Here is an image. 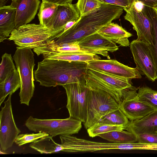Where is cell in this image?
<instances>
[{
	"label": "cell",
	"mask_w": 157,
	"mask_h": 157,
	"mask_svg": "<svg viewBox=\"0 0 157 157\" xmlns=\"http://www.w3.org/2000/svg\"><path fill=\"white\" fill-rule=\"evenodd\" d=\"M87 63L44 59L34 72L36 81L47 87L86 82Z\"/></svg>",
	"instance_id": "obj_1"
},
{
	"label": "cell",
	"mask_w": 157,
	"mask_h": 157,
	"mask_svg": "<svg viewBox=\"0 0 157 157\" xmlns=\"http://www.w3.org/2000/svg\"><path fill=\"white\" fill-rule=\"evenodd\" d=\"M123 10L120 6L103 3L99 8L80 17L71 27L58 34L53 40L57 44L78 42L113 20L119 18Z\"/></svg>",
	"instance_id": "obj_2"
},
{
	"label": "cell",
	"mask_w": 157,
	"mask_h": 157,
	"mask_svg": "<svg viewBox=\"0 0 157 157\" xmlns=\"http://www.w3.org/2000/svg\"><path fill=\"white\" fill-rule=\"evenodd\" d=\"M13 57L21 79L20 101L28 106L35 89L34 54L31 49L18 46Z\"/></svg>",
	"instance_id": "obj_3"
},
{
	"label": "cell",
	"mask_w": 157,
	"mask_h": 157,
	"mask_svg": "<svg viewBox=\"0 0 157 157\" xmlns=\"http://www.w3.org/2000/svg\"><path fill=\"white\" fill-rule=\"evenodd\" d=\"M87 116L83 123L87 129L104 116L119 109V103L108 93L89 88L87 96Z\"/></svg>",
	"instance_id": "obj_4"
},
{
	"label": "cell",
	"mask_w": 157,
	"mask_h": 157,
	"mask_svg": "<svg viewBox=\"0 0 157 157\" xmlns=\"http://www.w3.org/2000/svg\"><path fill=\"white\" fill-rule=\"evenodd\" d=\"M82 122L70 117L64 119H41L30 116L25 125L30 131L45 132L53 137L78 133L82 127Z\"/></svg>",
	"instance_id": "obj_5"
},
{
	"label": "cell",
	"mask_w": 157,
	"mask_h": 157,
	"mask_svg": "<svg viewBox=\"0 0 157 157\" xmlns=\"http://www.w3.org/2000/svg\"><path fill=\"white\" fill-rule=\"evenodd\" d=\"M56 35L40 24H26L15 28L8 39L18 46L33 49L44 45Z\"/></svg>",
	"instance_id": "obj_6"
},
{
	"label": "cell",
	"mask_w": 157,
	"mask_h": 157,
	"mask_svg": "<svg viewBox=\"0 0 157 157\" xmlns=\"http://www.w3.org/2000/svg\"><path fill=\"white\" fill-rule=\"evenodd\" d=\"M62 86L67 95L66 107L69 117L84 123L87 116V96L89 90L86 82L71 83Z\"/></svg>",
	"instance_id": "obj_7"
},
{
	"label": "cell",
	"mask_w": 157,
	"mask_h": 157,
	"mask_svg": "<svg viewBox=\"0 0 157 157\" xmlns=\"http://www.w3.org/2000/svg\"><path fill=\"white\" fill-rule=\"evenodd\" d=\"M124 10L126 12L125 19L132 24L136 32V40L152 45L153 43L152 25L143 10V5L133 0L130 6Z\"/></svg>",
	"instance_id": "obj_8"
},
{
	"label": "cell",
	"mask_w": 157,
	"mask_h": 157,
	"mask_svg": "<svg viewBox=\"0 0 157 157\" xmlns=\"http://www.w3.org/2000/svg\"><path fill=\"white\" fill-rule=\"evenodd\" d=\"M138 90V88L132 86L123 89L119 104V109L130 121L140 119L156 110L140 100Z\"/></svg>",
	"instance_id": "obj_9"
},
{
	"label": "cell",
	"mask_w": 157,
	"mask_h": 157,
	"mask_svg": "<svg viewBox=\"0 0 157 157\" xmlns=\"http://www.w3.org/2000/svg\"><path fill=\"white\" fill-rule=\"evenodd\" d=\"M12 94H9L0 112V147L2 151L12 147L21 132L16 124L13 117L11 102Z\"/></svg>",
	"instance_id": "obj_10"
},
{
	"label": "cell",
	"mask_w": 157,
	"mask_h": 157,
	"mask_svg": "<svg viewBox=\"0 0 157 157\" xmlns=\"http://www.w3.org/2000/svg\"><path fill=\"white\" fill-rule=\"evenodd\" d=\"M137 68L150 80L156 79V66L149 44L135 40L130 44Z\"/></svg>",
	"instance_id": "obj_11"
},
{
	"label": "cell",
	"mask_w": 157,
	"mask_h": 157,
	"mask_svg": "<svg viewBox=\"0 0 157 157\" xmlns=\"http://www.w3.org/2000/svg\"><path fill=\"white\" fill-rule=\"evenodd\" d=\"M87 63V68L119 77L140 78L143 74L136 67H129L114 59H98Z\"/></svg>",
	"instance_id": "obj_12"
},
{
	"label": "cell",
	"mask_w": 157,
	"mask_h": 157,
	"mask_svg": "<svg viewBox=\"0 0 157 157\" xmlns=\"http://www.w3.org/2000/svg\"><path fill=\"white\" fill-rule=\"evenodd\" d=\"M82 51L95 54L110 57L108 51L113 52L118 49L116 44L107 39L96 32L89 35L78 42Z\"/></svg>",
	"instance_id": "obj_13"
},
{
	"label": "cell",
	"mask_w": 157,
	"mask_h": 157,
	"mask_svg": "<svg viewBox=\"0 0 157 157\" xmlns=\"http://www.w3.org/2000/svg\"><path fill=\"white\" fill-rule=\"evenodd\" d=\"M80 18V13L75 4L59 5L46 27L57 35L62 31L64 26L67 23L72 21H78Z\"/></svg>",
	"instance_id": "obj_14"
},
{
	"label": "cell",
	"mask_w": 157,
	"mask_h": 157,
	"mask_svg": "<svg viewBox=\"0 0 157 157\" xmlns=\"http://www.w3.org/2000/svg\"><path fill=\"white\" fill-rule=\"evenodd\" d=\"M39 0H17L11 4L16 8V28L30 23L35 18L39 8Z\"/></svg>",
	"instance_id": "obj_15"
},
{
	"label": "cell",
	"mask_w": 157,
	"mask_h": 157,
	"mask_svg": "<svg viewBox=\"0 0 157 157\" xmlns=\"http://www.w3.org/2000/svg\"><path fill=\"white\" fill-rule=\"evenodd\" d=\"M126 130L136 135L157 133V109L140 119L129 121Z\"/></svg>",
	"instance_id": "obj_16"
},
{
	"label": "cell",
	"mask_w": 157,
	"mask_h": 157,
	"mask_svg": "<svg viewBox=\"0 0 157 157\" xmlns=\"http://www.w3.org/2000/svg\"><path fill=\"white\" fill-rule=\"evenodd\" d=\"M97 32L115 44L124 47L130 46L128 38L132 34L117 24L111 22L102 27Z\"/></svg>",
	"instance_id": "obj_17"
},
{
	"label": "cell",
	"mask_w": 157,
	"mask_h": 157,
	"mask_svg": "<svg viewBox=\"0 0 157 157\" xmlns=\"http://www.w3.org/2000/svg\"><path fill=\"white\" fill-rule=\"evenodd\" d=\"M16 8L11 4L0 7V42L10 36L16 28Z\"/></svg>",
	"instance_id": "obj_18"
},
{
	"label": "cell",
	"mask_w": 157,
	"mask_h": 157,
	"mask_svg": "<svg viewBox=\"0 0 157 157\" xmlns=\"http://www.w3.org/2000/svg\"><path fill=\"white\" fill-rule=\"evenodd\" d=\"M87 71L121 94L123 89L132 86L131 79L117 77L88 68Z\"/></svg>",
	"instance_id": "obj_19"
},
{
	"label": "cell",
	"mask_w": 157,
	"mask_h": 157,
	"mask_svg": "<svg viewBox=\"0 0 157 157\" xmlns=\"http://www.w3.org/2000/svg\"><path fill=\"white\" fill-rule=\"evenodd\" d=\"M21 86L20 75L17 70L16 69L7 77L3 82L0 83V106L8 95L13 94Z\"/></svg>",
	"instance_id": "obj_20"
},
{
	"label": "cell",
	"mask_w": 157,
	"mask_h": 157,
	"mask_svg": "<svg viewBox=\"0 0 157 157\" xmlns=\"http://www.w3.org/2000/svg\"><path fill=\"white\" fill-rule=\"evenodd\" d=\"M53 137L49 135L32 142L29 147L41 154H52L63 151L61 144L56 143Z\"/></svg>",
	"instance_id": "obj_21"
},
{
	"label": "cell",
	"mask_w": 157,
	"mask_h": 157,
	"mask_svg": "<svg viewBox=\"0 0 157 157\" xmlns=\"http://www.w3.org/2000/svg\"><path fill=\"white\" fill-rule=\"evenodd\" d=\"M44 59L88 62L100 58L97 54L85 52H72L47 56Z\"/></svg>",
	"instance_id": "obj_22"
},
{
	"label": "cell",
	"mask_w": 157,
	"mask_h": 157,
	"mask_svg": "<svg viewBox=\"0 0 157 157\" xmlns=\"http://www.w3.org/2000/svg\"><path fill=\"white\" fill-rule=\"evenodd\" d=\"M98 136L109 142L116 143L127 144L137 142L136 135L124 130L102 133Z\"/></svg>",
	"instance_id": "obj_23"
},
{
	"label": "cell",
	"mask_w": 157,
	"mask_h": 157,
	"mask_svg": "<svg viewBox=\"0 0 157 157\" xmlns=\"http://www.w3.org/2000/svg\"><path fill=\"white\" fill-rule=\"evenodd\" d=\"M143 8L152 25L153 43L152 45H149L156 66V79H157V15L152 8L143 5Z\"/></svg>",
	"instance_id": "obj_24"
},
{
	"label": "cell",
	"mask_w": 157,
	"mask_h": 157,
	"mask_svg": "<svg viewBox=\"0 0 157 157\" xmlns=\"http://www.w3.org/2000/svg\"><path fill=\"white\" fill-rule=\"evenodd\" d=\"M129 122V119L119 109L103 117L98 122L122 126L127 128Z\"/></svg>",
	"instance_id": "obj_25"
},
{
	"label": "cell",
	"mask_w": 157,
	"mask_h": 157,
	"mask_svg": "<svg viewBox=\"0 0 157 157\" xmlns=\"http://www.w3.org/2000/svg\"><path fill=\"white\" fill-rule=\"evenodd\" d=\"M58 6L52 3L42 2L38 14L40 25L46 27L53 16Z\"/></svg>",
	"instance_id": "obj_26"
},
{
	"label": "cell",
	"mask_w": 157,
	"mask_h": 157,
	"mask_svg": "<svg viewBox=\"0 0 157 157\" xmlns=\"http://www.w3.org/2000/svg\"><path fill=\"white\" fill-rule=\"evenodd\" d=\"M123 126L98 122L88 128L87 132L91 137L98 136L100 134L115 131L126 130Z\"/></svg>",
	"instance_id": "obj_27"
},
{
	"label": "cell",
	"mask_w": 157,
	"mask_h": 157,
	"mask_svg": "<svg viewBox=\"0 0 157 157\" xmlns=\"http://www.w3.org/2000/svg\"><path fill=\"white\" fill-rule=\"evenodd\" d=\"M138 89L140 100L157 109V91L146 86L140 87Z\"/></svg>",
	"instance_id": "obj_28"
},
{
	"label": "cell",
	"mask_w": 157,
	"mask_h": 157,
	"mask_svg": "<svg viewBox=\"0 0 157 157\" xmlns=\"http://www.w3.org/2000/svg\"><path fill=\"white\" fill-rule=\"evenodd\" d=\"M0 64V83L3 82L7 77L16 69L11 54L5 53L2 57Z\"/></svg>",
	"instance_id": "obj_29"
},
{
	"label": "cell",
	"mask_w": 157,
	"mask_h": 157,
	"mask_svg": "<svg viewBox=\"0 0 157 157\" xmlns=\"http://www.w3.org/2000/svg\"><path fill=\"white\" fill-rule=\"evenodd\" d=\"M102 4L96 0H78L75 4L81 17L99 8Z\"/></svg>",
	"instance_id": "obj_30"
},
{
	"label": "cell",
	"mask_w": 157,
	"mask_h": 157,
	"mask_svg": "<svg viewBox=\"0 0 157 157\" xmlns=\"http://www.w3.org/2000/svg\"><path fill=\"white\" fill-rule=\"evenodd\" d=\"M49 135L48 134L44 132L21 134L18 135L14 142L18 146H20L26 144L32 143L39 139Z\"/></svg>",
	"instance_id": "obj_31"
},
{
	"label": "cell",
	"mask_w": 157,
	"mask_h": 157,
	"mask_svg": "<svg viewBox=\"0 0 157 157\" xmlns=\"http://www.w3.org/2000/svg\"><path fill=\"white\" fill-rule=\"evenodd\" d=\"M137 142L147 144H157V133H143L136 135Z\"/></svg>",
	"instance_id": "obj_32"
},
{
	"label": "cell",
	"mask_w": 157,
	"mask_h": 157,
	"mask_svg": "<svg viewBox=\"0 0 157 157\" xmlns=\"http://www.w3.org/2000/svg\"><path fill=\"white\" fill-rule=\"evenodd\" d=\"M101 3L107 4L122 7L124 8L129 7L133 0H96Z\"/></svg>",
	"instance_id": "obj_33"
},
{
	"label": "cell",
	"mask_w": 157,
	"mask_h": 157,
	"mask_svg": "<svg viewBox=\"0 0 157 157\" xmlns=\"http://www.w3.org/2000/svg\"><path fill=\"white\" fill-rule=\"evenodd\" d=\"M153 8L157 7V0H133Z\"/></svg>",
	"instance_id": "obj_34"
},
{
	"label": "cell",
	"mask_w": 157,
	"mask_h": 157,
	"mask_svg": "<svg viewBox=\"0 0 157 157\" xmlns=\"http://www.w3.org/2000/svg\"><path fill=\"white\" fill-rule=\"evenodd\" d=\"M73 0H42V2H47L58 5L71 3Z\"/></svg>",
	"instance_id": "obj_35"
},
{
	"label": "cell",
	"mask_w": 157,
	"mask_h": 157,
	"mask_svg": "<svg viewBox=\"0 0 157 157\" xmlns=\"http://www.w3.org/2000/svg\"><path fill=\"white\" fill-rule=\"evenodd\" d=\"M7 2L6 0H0V7L5 6Z\"/></svg>",
	"instance_id": "obj_36"
},
{
	"label": "cell",
	"mask_w": 157,
	"mask_h": 157,
	"mask_svg": "<svg viewBox=\"0 0 157 157\" xmlns=\"http://www.w3.org/2000/svg\"><path fill=\"white\" fill-rule=\"evenodd\" d=\"M154 9V10H155V11L156 14H157V7H155V8H153Z\"/></svg>",
	"instance_id": "obj_37"
},
{
	"label": "cell",
	"mask_w": 157,
	"mask_h": 157,
	"mask_svg": "<svg viewBox=\"0 0 157 157\" xmlns=\"http://www.w3.org/2000/svg\"><path fill=\"white\" fill-rule=\"evenodd\" d=\"M11 1H16L17 0H11Z\"/></svg>",
	"instance_id": "obj_38"
}]
</instances>
